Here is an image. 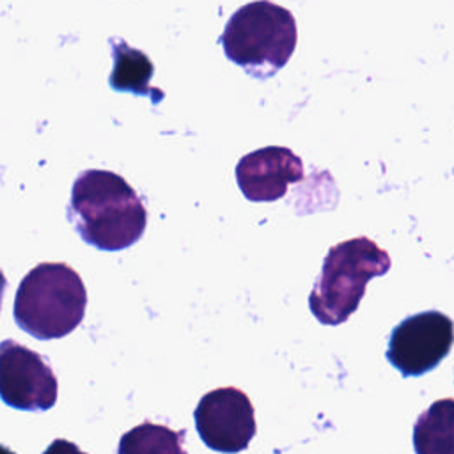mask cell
Returning a JSON list of instances; mask_svg holds the SVG:
<instances>
[{
  "label": "cell",
  "instance_id": "cell-1",
  "mask_svg": "<svg viewBox=\"0 0 454 454\" xmlns=\"http://www.w3.org/2000/svg\"><path fill=\"white\" fill-rule=\"evenodd\" d=\"M67 218L85 243L106 252L135 245L147 225L145 206L126 179L98 168L73 183Z\"/></svg>",
  "mask_w": 454,
  "mask_h": 454
},
{
  "label": "cell",
  "instance_id": "cell-2",
  "mask_svg": "<svg viewBox=\"0 0 454 454\" xmlns=\"http://www.w3.org/2000/svg\"><path fill=\"white\" fill-rule=\"evenodd\" d=\"M87 291L80 275L64 262H41L18 286L16 325L41 340L71 333L83 319Z\"/></svg>",
  "mask_w": 454,
  "mask_h": 454
},
{
  "label": "cell",
  "instance_id": "cell-3",
  "mask_svg": "<svg viewBox=\"0 0 454 454\" xmlns=\"http://www.w3.org/2000/svg\"><path fill=\"white\" fill-rule=\"evenodd\" d=\"M296 39L294 16L270 0L239 7L220 35L225 57L259 80L273 76L287 64Z\"/></svg>",
  "mask_w": 454,
  "mask_h": 454
},
{
  "label": "cell",
  "instance_id": "cell-4",
  "mask_svg": "<svg viewBox=\"0 0 454 454\" xmlns=\"http://www.w3.org/2000/svg\"><path fill=\"white\" fill-rule=\"evenodd\" d=\"M390 255L369 238L333 245L309 296V307L321 325H340L358 309L371 278L390 270Z\"/></svg>",
  "mask_w": 454,
  "mask_h": 454
},
{
  "label": "cell",
  "instance_id": "cell-5",
  "mask_svg": "<svg viewBox=\"0 0 454 454\" xmlns=\"http://www.w3.org/2000/svg\"><path fill=\"white\" fill-rule=\"evenodd\" d=\"M452 342V319L438 310H424L408 316L390 332L387 360L403 376H422L449 355Z\"/></svg>",
  "mask_w": 454,
  "mask_h": 454
},
{
  "label": "cell",
  "instance_id": "cell-6",
  "mask_svg": "<svg viewBox=\"0 0 454 454\" xmlns=\"http://www.w3.org/2000/svg\"><path fill=\"white\" fill-rule=\"evenodd\" d=\"M59 383L46 360L27 346L0 342V399L16 410L44 411L57 403Z\"/></svg>",
  "mask_w": 454,
  "mask_h": 454
},
{
  "label": "cell",
  "instance_id": "cell-7",
  "mask_svg": "<svg viewBox=\"0 0 454 454\" xmlns=\"http://www.w3.org/2000/svg\"><path fill=\"white\" fill-rule=\"evenodd\" d=\"M193 419L200 440L216 452H241L255 436L254 406L236 387H220L202 395Z\"/></svg>",
  "mask_w": 454,
  "mask_h": 454
},
{
  "label": "cell",
  "instance_id": "cell-8",
  "mask_svg": "<svg viewBox=\"0 0 454 454\" xmlns=\"http://www.w3.org/2000/svg\"><path fill=\"white\" fill-rule=\"evenodd\" d=\"M303 179L301 160L287 147L268 145L245 154L236 165L241 193L252 202L282 199L291 183Z\"/></svg>",
  "mask_w": 454,
  "mask_h": 454
},
{
  "label": "cell",
  "instance_id": "cell-9",
  "mask_svg": "<svg viewBox=\"0 0 454 454\" xmlns=\"http://www.w3.org/2000/svg\"><path fill=\"white\" fill-rule=\"evenodd\" d=\"M415 454H454V399H438L413 426Z\"/></svg>",
  "mask_w": 454,
  "mask_h": 454
},
{
  "label": "cell",
  "instance_id": "cell-10",
  "mask_svg": "<svg viewBox=\"0 0 454 454\" xmlns=\"http://www.w3.org/2000/svg\"><path fill=\"white\" fill-rule=\"evenodd\" d=\"M184 433L145 420L121 436L117 454H188L183 449Z\"/></svg>",
  "mask_w": 454,
  "mask_h": 454
},
{
  "label": "cell",
  "instance_id": "cell-11",
  "mask_svg": "<svg viewBox=\"0 0 454 454\" xmlns=\"http://www.w3.org/2000/svg\"><path fill=\"white\" fill-rule=\"evenodd\" d=\"M151 76L153 64L142 51L129 48L122 41L114 44V73L110 76L114 89L149 94Z\"/></svg>",
  "mask_w": 454,
  "mask_h": 454
},
{
  "label": "cell",
  "instance_id": "cell-12",
  "mask_svg": "<svg viewBox=\"0 0 454 454\" xmlns=\"http://www.w3.org/2000/svg\"><path fill=\"white\" fill-rule=\"evenodd\" d=\"M43 454H87V452L80 450L78 445L73 443V442H69V440L57 438V440H53V442L46 447V450H44Z\"/></svg>",
  "mask_w": 454,
  "mask_h": 454
},
{
  "label": "cell",
  "instance_id": "cell-13",
  "mask_svg": "<svg viewBox=\"0 0 454 454\" xmlns=\"http://www.w3.org/2000/svg\"><path fill=\"white\" fill-rule=\"evenodd\" d=\"M7 287V280H5V275L4 271L0 270V309H2V298H4V291Z\"/></svg>",
  "mask_w": 454,
  "mask_h": 454
},
{
  "label": "cell",
  "instance_id": "cell-14",
  "mask_svg": "<svg viewBox=\"0 0 454 454\" xmlns=\"http://www.w3.org/2000/svg\"><path fill=\"white\" fill-rule=\"evenodd\" d=\"M0 454H16V452L11 450V449L5 447V445H0Z\"/></svg>",
  "mask_w": 454,
  "mask_h": 454
}]
</instances>
